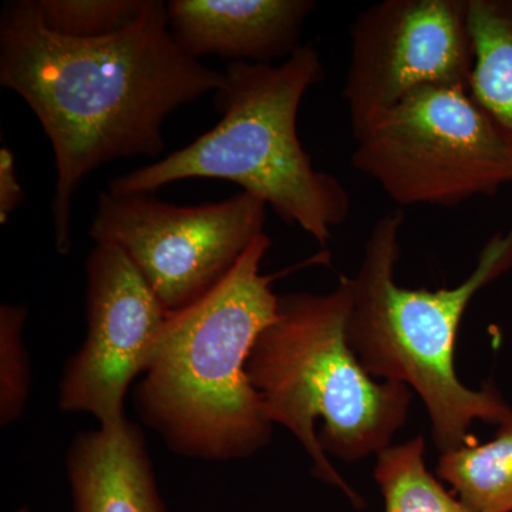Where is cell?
Listing matches in <instances>:
<instances>
[{
    "mask_svg": "<svg viewBox=\"0 0 512 512\" xmlns=\"http://www.w3.org/2000/svg\"><path fill=\"white\" fill-rule=\"evenodd\" d=\"M224 82L225 73L174 42L163 0H147L126 29L93 40L50 32L35 0L3 6L0 84L26 101L52 144L50 211L60 254L72 249V205L83 181L119 158L161 154L165 120Z\"/></svg>",
    "mask_w": 512,
    "mask_h": 512,
    "instance_id": "1",
    "label": "cell"
},
{
    "mask_svg": "<svg viewBox=\"0 0 512 512\" xmlns=\"http://www.w3.org/2000/svg\"><path fill=\"white\" fill-rule=\"evenodd\" d=\"M269 248L264 232L207 295L168 313L137 407L175 453L241 460L271 441L274 423L247 373L256 339L278 313L275 276L261 274Z\"/></svg>",
    "mask_w": 512,
    "mask_h": 512,
    "instance_id": "2",
    "label": "cell"
},
{
    "mask_svg": "<svg viewBox=\"0 0 512 512\" xmlns=\"http://www.w3.org/2000/svg\"><path fill=\"white\" fill-rule=\"evenodd\" d=\"M350 278L328 293L279 296L278 313L256 339L247 373L269 420L282 424L311 457L313 474L362 498L339 476L328 454L356 463L392 446L409 417L412 389L377 382L348 340Z\"/></svg>",
    "mask_w": 512,
    "mask_h": 512,
    "instance_id": "3",
    "label": "cell"
},
{
    "mask_svg": "<svg viewBox=\"0 0 512 512\" xmlns=\"http://www.w3.org/2000/svg\"><path fill=\"white\" fill-rule=\"evenodd\" d=\"M323 76L312 45H302L278 66L229 63L215 92L221 120L163 160L113 178L109 191L154 194L194 178L229 181L325 247L349 217V192L335 175L313 167L296 128L303 97Z\"/></svg>",
    "mask_w": 512,
    "mask_h": 512,
    "instance_id": "4",
    "label": "cell"
},
{
    "mask_svg": "<svg viewBox=\"0 0 512 512\" xmlns=\"http://www.w3.org/2000/svg\"><path fill=\"white\" fill-rule=\"evenodd\" d=\"M403 220L402 211L389 212L367 237L362 262L350 278L348 340L370 376L406 384L417 393L429 414L434 444L447 453L473 441L474 421L498 426L512 412L493 383L470 389L454 366L468 305L512 269V228L488 239L466 281L430 291L396 282Z\"/></svg>",
    "mask_w": 512,
    "mask_h": 512,
    "instance_id": "5",
    "label": "cell"
},
{
    "mask_svg": "<svg viewBox=\"0 0 512 512\" xmlns=\"http://www.w3.org/2000/svg\"><path fill=\"white\" fill-rule=\"evenodd\" d=\"M356 141L353 167L400 207L453 208L512 183V143L466 87L416 90Z\"/></svg>",
    "mask_w": 512,
    "mask_h": 512,
    "instance_id": "6",
    "label": "cell"
},
{
    "mask_svg": "<svg viewBox=\"0 0 512 512\" xmlns=\"http://www.w3.org/2000/svg\"><path fill=\"white\" fill-rule=\"evenodd\" d=\"M266 207L239 192L227 200L180 207L154 194L101 192L90 237L119 245L168 313L220 284L259 235Z\"/></svg>",
    "mask_w": 512,
    "mask_h": 512,
    "instance_id": "7",
    "label": "cell"
},
{
    "mask_svg": "<svg viewBox=\"0 0 512 512\" xmlns=\"http://www.w3.org/2000/svg\"><path fill=\"white\" fill-rule=\"evenodd\" d=\"M473 66L468 0H384L362 10L343 86L353 137L423 87L470 90Z\"/></svg>",
    "mask_w": 512,
    "mask_h": 512,
    "instance_id": "8",
    "label": "cell"
},
{
    "mask_svg": "<svg viewBox=\"0 0 512 512\" xmlns=\"http://www.w3.org/2000/svg\"><path fill=\"white\" fill-rule=\"evenodd\" d=\"M86 276V339L64 372L60 407L92 414L101 430L117 433L128 424V386L146 372L168 312L114 242H96Z\"/></svg>",
    "mask_w": 512,
    "mask_h": 512,
    "instance_id": "9",
    "label": "cell"
},
{
    "mask_svg": "<svg viewBox=\"0 0 512 512\" xmlns=\"http://www.w3.org/2000/svg\"><path fill=\"white\" fill-rule=\"evenodd\" d=\"M315 8L312 0H171L167 15L174 42L191 59L272 64L302 46Z\"/></svg>",
    "mask_w": 512,
    "mask_h": 512,
    "instance_id": "10",
    "label": "cell"
},
{
    "mask_svg": "<svg viewBox=\"0 0 512 512\" xmlns=\"http://www.w3.org/2000/svg\"><path fill=\"white\" fill-rule=\"evenodd\" d=\"M67 474L74 512H167L133 424L117 433L79 434L67 454Z\"/></svg>",
    "mask_w": 512,
    "mask_h": 512,
    "instance_id": "11",
    "label": "cell"
},
{
    "mask_svg": "<svg viewBox=\"0 0 512 512\" xmlns=\"http://www.w3.org/2000/svg\"><path fill=\"white\" fill-rule=\"evenodd\" d=\"M470 94L512 143V0H468Z\"/></svg>",
    "mask_w": 512,
    "mask_h": 512,
    "instance_id": "12",
    "label": "cell"
},
{
    "mask_svg": "<svg viewBox=\"0 0 512 512\" xmlns=\"http://www.w3.org/2000/svg\"><path fill=\"white\" fill-rule=\"evenodd\" d=\"M437 476L473 512H512V412L487 443L441 453Z\"/></svg>",
    "mask_w": 512,
    "mask_h": 512,
    "instance_id": "13",
    "label": "cell"
},
{
    "mask_svg": "<svg viewBox=\"0 0 512 512\" xmlns=\"http://www.w3.org/2000/svg\"><path fill=\"white\" fill-rule=\"evenodd\" d=\"M424 451L426 441L417 436L377 454L375 480L383 512H473L427 470Z\"/></svg>",
    "mask_w": 512,
    "mask_h": 512,
    "instance_id": "14",
    "label": "cell"
},
{
    "mask_svg": "<svg viewBox=\"0 0 512 512\" xmlns=\"http://www.w3.org/2000/svg\"><path fill=\"white\" fill-rule=\"evenodd\" d=\"M35 5L50 32L93 40L126 29L141 15L147 0H35Z\"/></svg>",
    "mask_w": 512,
    "mask_h": 512,
    "instance_id": "15",
    "label": "cell"
},
{
    "mask_svg": "<svg viewBox=\"0 0 512 512\" xmlns=\"http://www.w3.org/2000/svg\"><path fill=\"white\" fill-rule=\"evenodd\" d=\"M28 318L23 305L0 308V421L18 420L28 402L30 372L22 330Z\"/></svg>",
    "mask_w": 512,
    "mask_h": 512,
    "instance_id": "16",
    "label": "cell"
},
{
    "mask_svg": "<svg viewBox=\"0 0 512 512\" xmlns=\"http://www.w3.org/2000/svg\"><path fill=\"white\" fill-rule=\"evenodd\" d=\"M25 201V192L16 171V158L8 147L0 148V224H8Z\"/></svg>",
    "mask_w": 512,
    "mask_h": 512,
    "instance_id": "17",
    "label": "cell"
},
{
    "mask_svg": "<svg viewBox=\"0 0 512 512\" xmlns=\"http://www.w3.org/2000/svg\"><path fill=\"white\" fill-rule=\"evenodd\" d=\"M19 512H28V511H19Z\"/></svg>",
    "mask_w": 512,
    "mask_h": 512,
    "instance_id": "18",
    "label": "cell"
}]
</instances>
